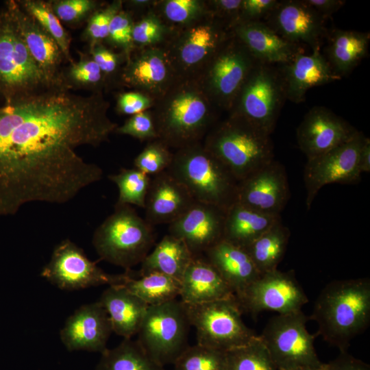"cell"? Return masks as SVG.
<instances>
[{
  "label": "cell",
  "instance_id": "9a60e30c",
  "mask_svg": "<svg viewBox=\"0 0 370 370\" xmlns=\"http://www.w3.org/2000/svg\"><path fill=\"white\" fill-rule=\"evenodd\" d=\"M235 297L242 311L253 314L264 310L278 314L297 312L308 302L295 273L278 269L261 274Z\"/></svg>",
  "mask_w": 370,
  "mask_h": 370
},
{
  "label": "cell",
  "instance_id": "9f6ffc18",
  "mask_svg": "<svg viewBox=\"0 0 370 370\" xmlns=\"http://www.w3.org/2000/svg\"><path fill=\"white\" fill-rule=\"evenodd\" d=\"M156 1L151 0H131L125 2L132 10L146 12L153 8Z\"/></svg>",
  "mask_w": 370,
  "mask_h": 370
},
{
  "label": "cell",
  "instance_id": "8d00e7d4",
  "mask_svg": "<svg viewBox=\"0 0 370 370\" xmlns=\"http://www.w3.org/2000/svg\"><path fill=\"white\" fill-rule=\"evenodd\" d=\"M22 8L56 41L65 59L73 60L70 53L71 38L52 10L49 1L41 0L17 1Z\"/></svg>",
  "mask_w": 370,
  "mask_h": 370
},
{
  "label": "cell",
  "instance_id": "d4e9b609",
  "mask_svg": "<svg viewBox=\"0 0 370 370\" xmlns=\"http://www.w3.org/2000/svg\"><path fill=\"white\" fill-rule=\"evenodd\" d=\"M195 201L188 189L167 171L151 178L145 219L151 225L170 224Z\"/></svg>",
  "mask_w": 370,
  "mask_h": 370
},
{
  "label": "cell",
  "instance_id": "4fadbf2b",
  "mask_svg": "<svg viewBox=\"0 0 370 370\" xmlns=\"http://www.w3.org/2000/svg\"><path fill=\"white\" fill-rule=\"evenodd\" d=\"M302 310L278 314L265 325L260 338L279 370L320 365L314 346L315 336L306 328Z\"/></svg>",
  "mask_w": 370,
  "mask_h": 370
},
{
  "label": "cell",
  "instance_id": "f546056e",
  "mask_svg": "<svg viewBox=\"0 0 370 370\" xmlns=\"http://www.w3.org/2000/svg\"><path fill=\"white\" fill-rule=\"evenodd\" d=\"M280 219L235 202L225 213L223 240L245 249Z\"/></svg>",
  "mask_w": 370,
  "mask_h": 370
},
{
  "label": "cell",
  "instance_id": "681fc988",
  "mask_svg": "<svg viewBox=\"0 0 370 370\" xmlns=\"http://www.w3.org/2000/svg\"><path fill=\"white\" fill-rule=\"evenodd\" d=\"M156 101L139 91H130L119 94L116 99V110L124 115H134L153 108Z\"/></svg>",
  "mask_w": 370,
  "mask_h": 370
},
{
  "label": "cell",
  "instance_id": "11a10c76",
  "mask_svg": "<svg viewBox=\"0 0 370 370\" xmlns=\"http://www.w3.org/2000/svg\"><path fill=\"white\" fill-rule=\"evenodd\" d=\"M358 163L361 173L370 171V140L366 136L359 150Z\"/></svg>",
  "mask_w": 370,
  "mask_h": 370
},
{
  "label": "cell",
  "instance_id": "7dc6e473",
  "mask_svg": "<svg viewBox=\"0 0 370 370\" xmlns=\"http://www.w3.org/2000/svg\"><path fill=\"white\" fill-rule=\"evenodd\" d=\"M114 133L127 135L140 141L158 139L151 110L132 115L116 128Z\"/></svg>",
  "mask_w": 370,
  "mask_h": 370
},
{
  "label": "cell",
  "instance_id": "6da1fadb",
  "mask_svg": "<svg viewBox=\"0 0 370 370\" xmlns=\"http://www.w3.org/2000/svg\"><path fill=\"white\" fill-rule=\"evenodd\" d=\"M102 92L53 88L0 106V216L34 201L62 204L102 179L77 149L109 140L118 125Z\"/></svg>",
  "mask_w": 370,
  "mask_h": 370
},
{
  "label": "cell",
  "instance_id": "cb8c5ba5",
  "mask_svg": "<svg viewBox=\"0 0 370 370\" xmlns=\"http://www.w3.org/2000/svg\"><path fill=\"white\" fill-rule=\"evenodd\" d=\"M286 100L303 102L310 88L341 79L335 73L321 50L298 53L291 61L278 65Z\"/></svg>",
  "mask_w": 370,
  "mask_h": 370
},
{
  "label": "cell",
  "instance_id": "e575fe53",
  "mask_svg": "<svg viewBox=\"0 0 370 370\" xmlns=\"http://www.w3.org/2000/svg\"><path fill=\"white\" fill-rule=\"evenodd\" d=\"M96 370H165L131 338L124 340L112 349L101 353Z\"/></svg>",
  "mask_w": 370,
  "mask_h": 370
},
{
  "label": "cell",
  "instance_id": "5b68a950",
  "mask_svg": "<svg viewBox=\"0 0 370 370\" xmlns=\"http://www.w3.org/2000/svg\"><path fill=\"white\" fill-rule=\"evenodd\" d=\"M203 145L238 182L274 160L271 135L231 116L212 127Z\"/></svg>",
  "mask_w": 370,
  "mask_h": 370
},
{
  "label": "cell",
  "instance_id": "d590c367",
  "mask_svg": "<svg viewBox=\"0 0 370 370\" xmlns=\"http://www.w3.org/2000/svg\"><path fill=\"white\" fill-rule=\"evenodd\" d=\"M152 9L171 30L190 25L210 13L207 1L204 0L156 1Z\"/></svg>",
  "mask_w": 370,
  "mask_h": 370
},
{
  "label": "cell",
  "instance_id": "5bb4252c",
  "mask_svg": "<svg viewBox=\"0 0 370 370\" xmlns=\"http://www.w3.org/2000/svg\"><path fill=\"white\" fill-rule=\"evenodd\" d=\"M40 275L60 289L79 290L103 284H119L124 273H107L84 250L70 239H64L53 249L49 262Z\"/></svg>",
  "mask_w": 370,
  "mask_h": 370
},
{
  "label": "cell",
  "instance_id": "ee69618b",
  "mask_svg": "<svg viewBox=\"0 0 370 370\" xmlns=\"http://www.w3.org/2000/svg\"><path fill=\"white\" fill-rule=\"evenodd\" d=\"M132 14L123 8L116 14L110 22L105 40L111 46L121 49L126 60L134 50L132 40L134 19Z\"/></svg>",
  "mask_w": 370,
  "mask_h": 370
},
{
  "label": "cell",
  "instance_id": "f6af8a7d",
  "mask_svg": "<svg viewBox=\"0 0 370 370\" xmlns=\"http://www.w3.org/2000/svg\"><path fill=\"white\" fill-rule=\"evenodd\" d=\"M123 8V1H114L102 8L96 10L88 18L83 34L89 47L101 43L108 36V29L112 18Z\"/></svg>",
  "mask_w": 370,
  "mask_h": 370
},
{
  "label": "cell",
  "instance_id": "9c48e42d",
  "mask_svg": "<svg viewBox=\"0 0 370 370\" xmlns=\"http://www.w3.org/2000/svg\"><path fill=\"white\" fill-rule=\"evenodd\" d=\"M286 100L278 65L258 62L228 112L271 135Z\"/></svg>",
  "mask_w": 370,
  "mask_h": 370
},
{
  "label": "cell",
  "instance_id": "7402d4cb",
  "mask_svg": "<svg viewBox=\"0 0 370 370\" xmlns=\"http://www.w3.org/2000/svg\"><path fill=\"white\" fill-rule=\"evenodd\" d=\"M5 7L36 63L52 81L71 90L65 82L62 68L66 59L56 41L17 1H8Z\"/></svg>",
  "mask_w": 370,
  "mask_h": 370
},
{
  "label": "cell",
  "instance_id": "f35d334b",
  "mask_svg": "<svg viewBox=\"0 0 370 370\" xmlns=\"http://www.w3.org/2000/svg\"><path fill=\"white\" fill-rule=\"evenodd\" d=\"M226 358L227 370H279L259 336L226 352Z\"/></svg>",
  "mask_w": 370,
  "mask_h": 370
},
{
  "label": "cell",
  "instance_id": "74e56055",
  "mask_svg": "<svg viewBox=\"0 0 370 370\" xmlns=\"http://www.w3.org/2000/svg\"><path fill=\"white\" fill-rule=\"evenodd\" d=\"M119 189L116 204L136 206L145 208V200L151 177L135 167L121 169L108 176Z\"/></svg>",
  "mask_w": 370,
  "mask_h": 370
},
{
  "label": "cell",
  "instance_id": "d6986e66",
  "mask_svg": "<svg viewBox=\"0 0 370 370\" xmlns=\"http://www.w3.org/2000/svg\"><path fill=\"white\" fill-rule=\"evenodd\" d=\"M290 196L286 169L273 160L238 182L236 202L262 213L280 215Z\"/></svg>",
  "mask_w": 370,
  "mask_h": 370
},
{
  "label": "cell",
  "instance_id": "ac0fdd59",
  "mask_svg": "<svg viewBox=\"0 0 370 370\" xmlns=\"http://www.w3.org/2000/svg\"><path fill=\"white\" fill-rule=\"evenodd\" d=\"M327 20L304 0H282L263 22L285 40L314 51L321 50L329 33Z\"/></svg>",
  "mask_w": 370,
  "mask_h": 370
},
{
  "label": "cell",
  "instance_id": "7a4b0ae2",
  "mask_svg": "<svg viewBox=\"0 0 370 370\" xmlns=\"http://www.w3.org/2000/svg\"><path fill=\"white\" fill-rule=\"evenodd\" d=\"M152 108L158 139L177 149L200 143L217 117V108L195 78H179Z\"/></svg>",
  "mask_w": 370,
  "mask_h": 370
},
{
  "label": "cell",
  "instance_id": "836d02e7",
  "mask_svg": "<svg viewBox=\"0 0 370 370\" xmlns=\"http://www.w3.org/2000/svg\"><path fill=\"white\" fill-rule=\"evenodd\" d=\"M290 236L288 227L280 219L245 249L260 274L278 269Z\"/></svg>",
  "mask_w": 370,
  "mask_h": 370
},
{
  "label": "cell",
  "instance_id": "f5cc1de1",
  "mask_svg": "<svg viewBox=\"0 0 370 370\" xmlns=\"http://www.w3.org/2000/svg\"><path fill=\"white\" fill-rule=\"evenodd\" d=\"M325 370H370L368 364L354 358L347 352H340L334 360L323 363Z\"/></svg>",
  "mask_w": 370,
  "mask_h": 370
},
{
  "label": "cell",
  "instance_id": "6f0895ef",
  "mask_svg": "<svg viewBox=\"0 0 370 370\" xmlns=\"http://www.w3.org/2000/svg\"><path fill=\"white\" fill-rule=\"evenodd\" d=\"M291 370H325V369L323 367V363H321L320 365L305 366V367L295 368Z\"/></svg>",
  "mask_w": 370,
  "mask_h": 370
},
{
  "label": "cell",
  "instance_id": "f907efd6",
  "mask_svg": "<svg viewBox=\"0 0 370 370\" xmlns=\"http://www.w3.org/2000/svg\"><path fill=\"white\" fill-rule=\"evenodd\" d=\"M210 13L230 29L239 21L242 0H209Z\"/></svg>",
  "mask_w": 370,
  "mask_h": 370
},
{
  "label": "cell",
  "instance_id": "7bdbcfd3",
  "mask_svg": "<svg viewBox=\"0 0 370 370\" xmlns=\"http://www.w3.org/2000/svg\"><path fill=\"white\" fill-rule=\"evenodd\" d=\"M173 158L169 147L159 139L149 141L134 160L135 168L151 176L166 171Z\"/></svg>",
  "mask_w": 370,
  "mask_h": 370
},
{
  "label": "cell",
  "instance_id": "484cf974",
  "mask_svg": "<svg viewBox=\"0 0 370 370\" xmlns=\"http://www.w3.org/2000/svg\"><path fill=\"white\" fill-rule=\"evenodd\" d=\"M231 32L260 62L284 64L304 52L302 47L285 40L262 21L240 23Z\"/></svg>",
  "mask_w": 370,
  "mask_h": 370
},
{
  "label": "cell",
  "instance_id": "8992f818",
  "mask_svg": "<svg viewBox=\"0 0 370 370\" xmlns=\"http://www.w3.org/2000/svg\"><path fill=\"white\" fill-rule=\"evenodd\" d=\"M153 226L130 205L114 212L95 230L92 245L101 260L125 271L140 264L155 243Z\"/></svg>",
  "mask_w": 370,
  "mask_h": 370
},
{
  "label": "cell",
  "instance_id": "7c38bea8",
  "mask_svg": "<svg viewBox=\"0 0 370 370\" xmlns=\"http://www.w3.org/2000/svg\"><path fill=\"white\" fill-rule=\"evenodd\" d=\"M257 62L232 34L197 79L214 106L229 112Z\"/></svg>",
  "mask_w": 370,
  "mask_h": 370
},
{
  "label": "cell",
  "instance_id": "db71d44e",
  "mask_svg": "<svg viewBox=\"0 0 370 370\" xmlns=\"http://www.w3.org/2000/svg\"><path fill=\"white\" fill-rule=\"evenodd\" d=\"M304 1L326 19L330 18L346 3L344 0H304Z\"/></svg>",
  "mask_w": 370,
  "mask_h": 370
},
{
  "label": "cell",
  "instance_id": "f1b7e54d",
  "mask_svg": "<svg viewBox=\"0 0 370 370\" xmlns=\"http://www.w3.org/2000/svg\"><path fill=\"white\" fill-rule=\"evenodd\" d=\"M99 301L106 310L112 332L124 338L137 334L149 305L121 285H110Z\"/></svg>",
  "mask_w": 370,
  "mask_h": 370
},
{
  "label": "cell",
  "instance_id": "83f0119b",
  "mask_svg": "<svg viewBox=\"0 0 370 370\" xmlns=\"http://www.w3.org/2000/svg\"><path fill=\"white\" fill-rule=\"evenodd\" d=\"M204 255L235 296L241 294L261 275L245 249L224 240L209 248Z\"/></svg>",
  "mask_w": 370,
  "mask_h": 370
},
{
  "label": "cell",
  "instance_id": "b9f144b4",
  "mask_svg": "<svg viewBox=\"0 0 370 370\" xmlns=\"http://www.w3.org/2000/svg\"><path fill=\"white\" fill-rule=\"evenodd\" d=\"M64 77L68 86H74L101 92L108 81L97 63L89 55H81L80 60L70 63L64 71Z\"/></svg>",
  "mask_w": 370,
  "mask_h": 370
},
{
  "label": "cell",
  "instance_id": "1f68e13d",
  "mask_svg": "<svg viewBox=\"0 0 370 370\" xmlns=\"http://www.w3.org/2000/svg\"><path fill=\"white\" fill-rule=\"evenodd\" d=\"M194 256L182 240L168 234L140 263L138 273H159L180 281Z\"/></svg>",
  "mask_w": 370,
  "mask_h": 370
},
{
  "label": "cell",
  "instance_id": "816d5d0a",
  "mask_svg": "<svg viewBox=\"0 0 370 370\" xmlns=\"http://www.w3.org/2000/svg\"><path fill=\"white\" fill-rule=\"evenodd\" d=\"M278 2L277 0H242L239 21L237 24L245 22H263Z\"/></svg>",
  "mask_w": 370,
  "mask_h": 370
},
{
  "label": "cell",
  "instance_id": "d6a6232c",
  "mask_svg": "<svg viewBox=\"0 0 370 370\" xmlns=\"http://www.w3.org/2000/svg\"><path fill=\"white\" fill-rule=\"evenodd\" d=\"M149 306L161 304L180 296V281L159 273L134 276L132 270L125 271L120 284Z\"/></svg>",
  "mask_w": 370,
  "mask_h": 370
},
{
  "label": "cell",
  "instance_id": "ba28073f",
  "mask_svg": "<svg viewBox=\"0 0 370 370\" xmlns=\"http://www.w3.org/2000/svg\"><path fill=\"white\" fill-rule=\"evenodd\" d=\"M231 36V29L209 13L172 30L163 46L180 78L197 79Z\"/></svg>",
  "mask_w": 370,
  "mask_h": 370
},
{
  "label": "cell",
  "instance_id": "ffe728a7",
  "mask_svg": "<svg viewBox=\"0 0 370 370\" xmlns=\"http://www.w3.org/2000/svg\"><path fill=\"white\" fill-rule=\"evenodd\" d=\"M357 132L328 108L314 106L297 127L296 138L299 148L309 159L349 140Z\"/></svg>",
  "mask_w": 370,
  "mask_h": 370
},
{
  "label": "cell",
  "instance_id": "4316f807",
  "mask_svg": "<svg viewBox=\"0 0 370 370\" xmlns=\"http://www.w3.org/2000/svg\"><path fill=\"white\" fill-rule=\"evenodd\" d=\"M201 256H194L180 280V301L193 305L234 297L217 270Z\"/></svg>",
  "mask_w": 370,
  "mask_h": 370
},
{
  "label": "cell",
  "instance_id": "ab89813d",
  "mask_svg": "<svg viewBox=\"0 0 370 370\" xmlns=\"http://www.w3.org/2000/svg\"><path fill=\"white\" fill-rule=\"evenodd\" d=\"M173 365L174 370H227L226 352L197 343L188 346Z\"/></svg>",
  "mask_w": 370,
  "mask_h": 370
},
{
  "label": "cell",
  "instance_id": "c3c4849f",
  "mask_svg": "<svg viewBox=\"0 0 370 370\" xmlns=\"http://www.w3.org/2000/svg\"><path fill=\"white\" fill-rule=\"evenodd\" d=\"M89 48L90 57L99 66L107 79L110 76L119 73L121 64L126 60L123 53H115L101 43L90 46Z\"/></svg>",
  "mask_w": 370,
  "mask_h": 370
},
{
  "label": "cell",
  "instance_id": "4dcf8cb0",
  "mask_svg": "<svg viewBox=\"0 0 370 370\" xmlns=\"http://www.w3.org/2000/svg\"><path fill=\"white\" fill-rule=\"evenodd\" d=\"M327 38L325 58L341 77L349 73L368 53L369 32L334 29Z\"/></svg>",
  "mask_w": 370,
  "mask_h": 370
},
{
  "label": "cell",
  "instance_id": "44dd1931",
  "mask_svg": "<svg viewBox=\"0 0 370 370\" xmlns=\"http://www.w3.org/2000/svg\"><path fill=\"white\" fill-rule=\"evenodd\" d=\"M226 211L195 201L169 225V234L182 240L194 256H201L223 240Z\"/></svg>",
  "mask_w": 370,
  "mask_h": 370
},
{
  "label": "cell",
  "instance_id": "603a6c76",
  "mask_svg": "<svg viewBox=\"0 0 370 370\" xmlns=\"http://www.w3.org/2000/svg\"><path fill=\"white\" fill-rule=\"evenodd\" d=\"M112 332L108 315L99 301L83 305L69 316L60 330L69 351L103 352Z\"/></svg>",
  "mask_w": 370,
  "mask_h": 370
},
{
  "label": "cell",
  "instance_id": "277c9868",
  "mask_svg": "<svg viewBox=\"0 0 370 370\" xmlns=\"http://www.w3.org/2000/svg\"><path fill=\"white\" fill-rule=\"evenodd\" d=\"M166 171L197 201L225 211L236 201L238 181L201 143L177 149Z\"/></svg>",
  "mask_w": 370,
  "mask_h": 370
},
{
  "label": "cell",
  "instance_id": "3957f363",
  "mask_svg": "<svg viewBox=\"0 0 370 370\" xmlns=\"http://www.w3.org/2000/svg\"><path fill=\"white\" fill-rule=\"evenodd\" d=\"M310 317L324 341L340 352H347L351 341L369 325V278L330 282L318 295Z\"/></svg>",
  "mask_w": 370,
  "mask_h": 370
},
{
  "label": "cell",
  "instance_id": "bcb514c9",
  "mask_svg": "<svg viewBox=\"0 0 370 370\" xmlns=\"http://www.w3.org/2000/svg\"><path fill=\"white\" fill-rule=\"evenodd\" d=\"M58 19L69 25H76L87 19L97 10L94 0H55L49 1Z\"/></svg>",
  "mask_w": 370,
  "mask_h": 370
},
{
  "label": "cell",
  "instance_id": "8fae6325",
  "mask_svg": "<svg viewBox=\"0 0 370 370\" xmlns=\"http://www.w3.org/2000/svg\"><path fill=\"white\" fill-rule=\"evenodd\" d=\"M190 326L184 304L177 299L149 306L138 331L137 342L156 362L173 364L189 346Z\"/></svg>",
  "mask_w": 370,
  "mask_h": 370
},
{
  "label": "cell",
  "instance_id": "60d3db41",
  "mask_svg": "<svg viewBox=\"0 0 370 370\" xmlns=\"http://www.w3.org/2000/svg\"><path fill=\"white\" fill-rule=\"evenodd\" d=\"M171 33L172 30L151 8L134 21L132 31L134 49L163 46Z\"/></svg>",
  "mask_w": 370,
  "mask_h": 370
},
{
  "label": "cell",
  "instance_id": "e0dca14e",
  "mask_svg": "<svg viewBox=\"0 0 370 370\" xmlns=\"http://www.w3.org/2000/svg\"><path fill=\"white\" fill-rule=\"evenodd\" d=\"M179 78L164 46L134 49L119 72L122 84L155 101L162 97Z\"/></svg>",
  "mask_w": 370,
  "mask_h": 370
},
{
  "label": "cell",
  "instance_id": "30bf717a",
  "mask_svg": "<svg viewBox=\"0 0 370 370\" xmlns=\"http://www.w3.org/2000/svg\"><path fill=\"white\" fill-rule=\"evenodd\" d=\"M197 344L223 352L243 346L257 335L242 319L236 297L200 304H184Z\"/></svg>",
  "mask_w": 370,
  "mask_h": 370
},
{
  "label": "cell",
  "instance_id": "52a82bcc",
  "mask_svg": "<svg viewBox=\"0 0 370 370\" xmlns=\"http://www.w3.org/2000/svg\"><path fill=\"white\" fill-rule=\"evenodd\" d=\"M53 88L69 89L52 81L36 63L4 7L0 12V96L3 103Z\"/></svg>",
  "mask_w": 370,
  "mask_h": 370
},
{
  "label": "cell",
  "instance_id": "2e32d148",
  "mask_svg": "<svg viewBox=\"0 0 370 370\" xmlns=\"http://www.w3.org/2000/svg\"><path fill=\"white\" fill-rule=\"evenodd\" d=\"M365 136L357 133L349 140L319 156L307 159L304 181L306 190V205L308 210L320 189L332 183L357 184L361 176L358 158Z\"/></svg>",
  "mask_w": 370,
  "mask_h": 370
}]
</instances>
